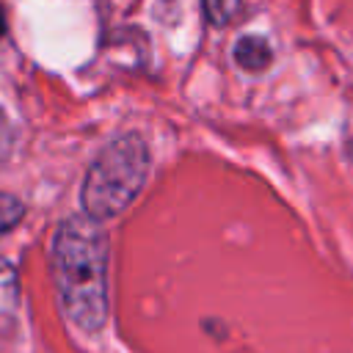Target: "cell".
Returning a JSON list of instances; mask_svg holds the SVG:
<instances>
[{"label": "cell", "instance_id": "6da1fadb", "mask_svg": "<svg viewBox=\"0 0 353 353\" xmlns=\"http://www.w3.org/2000/svg\"><path fill=\"white\" fill-rule=\"evenodd\" d=\"M52 273L66 317L97 331L108 314V240L88 215L66 218L52 237Z\"/></svg>", "mask_w": 353, "mask_h": 353}, {"label": "cell", "instance_id": "7a4b0ae2", "mask_svg": "<svg viewBox=\"0 0 353 353\" xmlns=\"http://www.w3.org/2000/svg\"><path fill=\"white\" fill-rule=\"evenodd\" d=\"M149 171V152L141 135L127 132L108 143L85 174L80 199L91 221H108L119 215L143 188Z\"/></svg>", "mask_w": 353, "mask_h": 353}, {"label": "cell", "instance_id": "3957f363", "mask_svg": "<svg viewBox=\"0 0 353 353\" xmlns=\"http://www.w3.org/2000/svg\"><path fill=\"white\" fill-rule=\"evenodd\" d=\"M234 61L248 72H262L273 61V50L262 36H243L234 44Z\"/></svg>", "mask_w": 353, "mask_h": 353}, {"label": "cell", "instance_id": "277c9868", "mask_svg": "<svg viewBox=\"0 0 353 353\" xmlns=\"http://www.w3.org/2000/svg\"><path fill=\"white\" fill-rule=\"evenodd\" d=\"M19 301V279L11 262L0 259V328H6L14 320Z\"/></svg>", "mask_w": 353, "mask_h": 353}, {"label": "cell", "instance_id": "5b68a950", "mask_svg": "<svg viewBox=\"0 0 353 353\" xmlns=\"http://www.w3.org/2000/svg\"><path fill=\"white\" fill-rule=\"evenodd\" d=\"M22 215H25L22 201L14 199L11 193H3V190H0V237H3L6 232H11V229L22 221Z\"/></svg>", "mask_w": 353, "mask_h": 353}, {"label": "cell", "instance_id": "8992f818", "mask_svg": "<svg viewBox=\"0 0 353 353\" xmlns=\"http://www.w3.org/2000/svg\"><path fill=\"white\" fill-rule=\"evenodd\" d=\"M204 11L212 25H226L240 11V0H204Z\"/></svg>", "mask_w": 353, "mask_h": 353}, {"label": "cell", "instance_id": "52a82bcc", "mask_svg": "<svg viewBox=\"0 0 353 353\" xmlns=\"http://www.w3.org/2000/svg\"><path fill=\"white\" fill-rule=\"evenodd\" d=\"M6 33V19H3V8H0V36Z\"/></svg>", "mask_w": 353, "mask_h": 353}]
</instances>
